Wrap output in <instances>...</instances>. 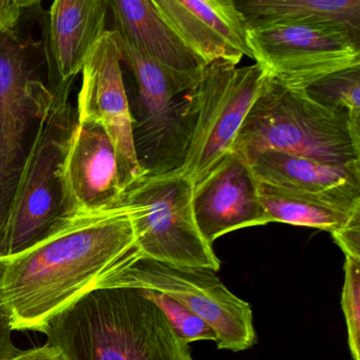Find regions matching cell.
I'll use <instances>...</instances> for the list:
<instances>
[{"label": "cell", "instance_id": "e0dca14e", "mask_svg": "<svg viewBox=\"0 0 360 360\" xmlns=\"http://www.w3.org/2000/svg\"><path fill=\"white\" fill-rule=\"evenodd\" d=\"M247 162L258 181L273 186L316 193L360 191V162L337 166L277 151Z\"/></svg>", "mask_w": 360, "mask_h": 360}, {"label": "cell", "instance_id": "ba28073f", "mask_svg": "<svg viewBox=\"0 0 360 360\" xmlns=\"http://www.w3.org/2000/svg\"><path fill=\"white\" fill-rule=\"evenodd\" d=\"M113 288L166 294L211 326L219 350L241 352L257 342L251 304L230 292L211 269L143 258L106 278L99 290Z\"/></svg>", "mask_w": 360, "mask_h": 360}, {"label": "cell", "instance_id": "d6986e66", "mask_svg": "<svg viewBox=\"0 0 360 360\" xmlns=\"http://www.w3.org/2000/svg\"><path fill=\"white\" fill-rule=\"evenodd\" d=\"M306 91L321 105L346 110L351 122L360 128V67L325 76Z\"/></svg>", "mask_w": 360, "mask_h": 360}, {"label": "cell", "instance_id": "44dd1931", "mask_svg": "<svg viewBox=\"0 0 360 360\" xmlns=\"http://www.w3.org/2000/svg\"><path fill=\"white\" fill-rule=\"evenodd\" d=\"M342 308L353 360H360V260L346 256Z\"/></svg>", "mask_w": 360, "mask_h": 360}, {"label": "cell", "instance_id": "9a60e30c", "mask_svg": "<svg viewBox=\"0 0 360 360\" xmlns=\"http://www.w3.org/2000/svg\"><path fill=\"white\" fill-rule=\"evenodd\" d=\"M118 38L156 57L177 84L180 92L192 90L206 63L194 55L163 20L151 0H107Z\"/></svg>", "mask_w": 360, "mask_h": 360}, {"label": "cell", "instance_id": "ac0fdd59", "mask_svg": "<svg viewBox=\"0 0 360 360\" xmlns=\"http://www.w3.org/2000/svg\"><path fill=\"white\" fill-rule=\"evenodd\" d=\"M249 27L293 21H335L359 31L360 0H235Z\"/></svg>", "mask_w": 360, "mask_h": 360}, {"label": "cell", "instance_id": "30bf717a", "mask_svg": "<svg viewBox=\"0 0 360 360\" xmlns=\"http://www.w3.org/2000/svg\"><path fill=\"white\" fill-rule=\"evenodd\" d=\"M77 122H94L113 145L123 191L145 175L135 148V120L122 71L120 49L113 31H106L82 67Z\"/></svg>", "mask_w": 360, "mask_h": 360}, {"label": "cell", "instance_id": "ffe728a7", "mask_svg": "<svg viewBox=\"0 0 360 360\" xmlns=\"http://www.w3.org/2000/svg\"><path fill=\"white\" fill-rule=\"evenodd\" d=\"M139 290L145 297L154 302L161 309L173 331L186 344L190 345L199 340L216 342L217 336L211 326L185 308L183 304L161 292Z\"/></svg>", "mask_w": 360, "mask_h": 360}, {"label": "cell", "instance_id": "277c9868", "mask_svg": "<svg viewBox=\"0 0 360 360\" xmlns=\"http://www.w3.org/2000/svg\"><path fill=\"white\" fill-rule=\"evenodd\" d=\"M209 63L185 94L187 129L183 162L175 172L200 184L232 152L239 131L270 77L259 63L239 68Z\"/></svg>", "mask_w": 360, "mask_h": 360}, {"label": "cell", "instance_id": "8fae6325", "mask_svg": "<svg viewBox=\"0 0 360 360\" xmlns=\"http://www.w3.org/2000/svg\"><path fill=\"white\" fill-rule=\"evenodd\" d=\"M58 181L63 214L99 211L122 201L116 151L101 126L75 120L59 166Z\"/></svg>", "mask_w": 360, "mask_h": 360}, {"label": "cell", "instance_id": "4fadbf2b", "mask_svg": "<svg viewBox=\"0 0 360 360\" xmlns=\"http://www.w3.org/2000/svg\"><path fill=\"white\" fill-rule=\"evenodd\" d=\"M159 14L203 63L252 58L247 25L235 0H151Z\"/></svg>", "mask_w": 360, "mask_h": 360}, {"label": "cell", "instance_id": "6da1fadb", "mask_svg": "<svg viewBox=\"0 0 360 360\" xmlns=\"http://www.w3.org/2000/svg\"><path fill=\"white\" fill-rule=\"evenodd\" d=\"M142 259L133 207L61 214L18 251L0 254V323L44 333L49 323L114 273Z\"/></svg>", "mask_w": 360, "mask_h": 360}, {"label": "cell", "instance_id": "5bb4252c", "mask_svg": "<svg viewBox=\"0 0 360 360\" xmlns=\"http://www.w3.org/2000/svg\"><path fill=\"white\" fill-rule=\"evenodd\" d=\"M107 0H54L44 23L50 88L71 86L106 33Z\"/></svg>", "mask_w": 360, "mask_h": 360}, {"label": "cell", "instance_id": "5b68a950", "mask_svg": "<svg viewBox=\"0 0 360 360\" xmlns=\"http://www.w3.org/2000/svg\"><path fill=\"white\" fill-rule=\"evenodd\" d=\"M70 88L51 89L52 105L34 133L0 231V254L36 240L63 214L58 169L74 124Z\"/></svg>", "mask_w": 360, "mask_h": 360}, {"label": "cell", "instance_id": "7a4b0ae2", "mask_svg": "<svg viewBox=\"0 0 360 360\" xmlns=\"http://www.w3.org/2000/svg\"><path fill=\"white\" fill-rule=\"evenodd\" d=\"M44 334L66 360H196L139 289L90 292L57 314Z\"/></svg>", "mask_w": 360, "mask_h": 360}, {"label": "cell", "instance_id": "3957f363", "mask_svg": "<svg viewBox=\"0 0 360 360\" xmlns=\"http://www.w3.org/2000/svg\"><path fill=\"white\" fill-rule=\"evenodd\" d=\"M266 151L328 165L360 162V128L348 112L321 105L304 89L268 77L239 131L232 152L249 162Z\"/></svg>", "mask_w": 360, "mask_h": 360}, {"label": "cell", "instance_id": "7c38bea8", "mask_svg": "<svg viewBox=\"0 0 360 360\" xmlns=\"http://www.w3.org/2000/svg\"><path fill=\"white\" fill-rule=\"evenodd\" d=\"M192 207L197 226L211 245L232 231L270 224L259 181L249 162L235 152L194 186Z\"/></svg>", "mask_w": 360, "mask_h": 360}, {"label": "cell", "instance_id": "2e32d148", "mask_svg": "<svg viewBox=\"0 0 360 360\" xmlns=\"http://www.w3.org/2000/svg\"><path fill=\"white\" fill-rule=\"evenodd\" d=\"M259 195L271 222L337 232L360 214V191L316 193L259 181Z\"/></svg>", "mask_w": 360, "mask_h": 360}, {"label": "cell", "instance_id": "d4e9b609", "mask_svg": "<svg viewBox=\"0 0 360 360\" xmlns=\"http://www.w3.org/2000/svg\"><path fill=\"white\" fill-rule=\"evenodd\" d=\"M42 0H8V4L16 8V10L20 11L21 13L23 11L27 10V8H35L36 6L39 4Z\"/></svg>", "mask_w": 360, "mask_h": 360}, {"label": "cell", "instance_id": "9c48e42d", "mask_svg": "<svg viewBox=\"0 0 360 360\" xmlns=\"http://www.w3.org/2000/svg\"><path fill=\"white\" fill-rule=\"evenodd\" d=\"M252 58L271 77L304 89L325 76L360 67L359 31L335 21H293L249 27Z\"/></svg>", "mask_w": 360, "mask_h": 360}, {"label": "cell", "instance_id": "52a82bcc", "mask_svg": "<svg viewBox=\"0 0 360 360\" xmlns=\"http://www.w3.org/2000/svg\"><path fill=\"white\" fill-rule=\"evenodd\" d=\"M194 184L175 171L146 173L123 198L133 207L142 259L220 270L221 262L199 230L192 207Z\"/></svg>", "mask_w": 360, "mask_h": 360}, {"label": "cell", "instance_id": "cb8c5ba5", "mask_svg": "<svg viewBox=\"0 0 360 360\" xmlns=\"http://www.w3.org/2000/svg\"><path fill=\"white\" fill-rule=\"evenodd\" d=\"M20 11L13 8L8 0H0V29L15 27L20 20Z\"/></svg>", "mask_w": 360, "mask_h": 360}, {"label": "cell", "instance_id": "8992f818", "mask_svg": "<svg viewBox=\"0 0 360 360\" xmlns=\"http://www.w3.org/2000/svg\"><path fill=\"white\" fill-rule=\"evenodd\" d=\"M37 42L15 27L0 29V231L40 120L54 98L38 74Z\"/></svg>", "mask_w": 360, "mask_h": 360}, {"label": "cell", "instance_id": "603a6c76", "mask_svg": "<svg viewBox=\"0 0 360 360\" xmlns=\"http://www.w3.org/2000/svg\"><path fill=\"white\" fill-rule=\"evenodd\" d=\"M4 360H66V359L63 352L56 346L46 342L44 346L20 351L14 356Z\"/></svg>", "mask_w": 360, "mask_h": 360}, {"label": "cell", "instance_id": "7402d4cb", "mask_svg": "<svg viewBox=\"0 0 360 360\" xmlns=\"http://www.w3.org/2000/svg\"><path fill=\"white\" fill-rule=\"evenodd\" d=\"M345 255L360 260V214L355 215L344 228L332 234Z\"/></svg>", "mask_w": 360, "mask_h": 360}]
</instances>
